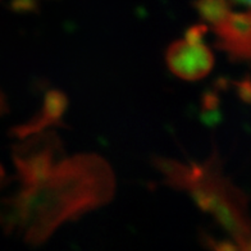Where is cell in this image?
<instances>
[{
	"mask_svg": "<svg viewBox=\"0 0 251 251\" xmlns=\"http://www.w3.org/2000/svg\"><path fill=\"white\" fill-rule=\"evenodd\" d=\"M205 31V26L192 27L185 39L173 43L167 50L169 70L179 78L200 79L213 68V54L204 43Z\"/></svg>",
	"mask_w": 251,
	"mask_h": 251,
	"instance_id": "obj_1",
	"label": "cell"
},
{
	"mask_svg": "<svg viewBox=\"0 0 251 251\" xmlns=\"http://www.w3.org/2000/svg\"><path fill=\"white\" fill-rule=\"evenodd\" d=\"M213 27L222 49L235 58L251 59V12L233 13L229 8Z\"/></svg>",
	"mask_w": 251,
	"mask_h": 251,
	"instance_id": "obj_2",
	"label": "cell"
},
{
	"mask_svg": "<svg viewBox=\"0 0 251 251\" xmlns=\"http://www.w3.org/2000/svg\"><path fill=\"white\" fill-rule=\"evenodd\" d=\"M196 7L202 18L212 25L231 8L227 0H199Z\"/></svg>",
	"mask_w": 251,
	"mask_h": 251,
	"instance_id": "obj_3",
	"label": "cell"
},
{
	"mask_svg": "<svg viewBox=\"0 0 251 251\" xmlns=\"http://www.w3.org/2000/svg\"><path fill=\"white\" fill-rule=\"evenodd\" d=\"M4 108H5V104H4V100H3V96L0 95V113L3 112Z\"/></svg>",
	"mask_w": 251,
	"mask_h": 251,
	"instance_id": "obj_4",
	"label": "cell"
},
{
	"mask_svg": "<svg viewBox=\"0 0 251 251\" xmlns=\"http://www.w3.org/2000/svg\"><path fill=\"white\" fill-rule=\"evenodd\" d=\"M237 1L245 4V5H249V7H251V0H237Z\"/></svg>",
	"mask_w": 251,
	"mask_h": 251,
	"instance_id": "obj_5",
	"label": "cell"
},
{
	"mask_svg": "<svg viewBox=\"0 0 251 251\" xmlns=\"http://www.w3.org/2000/svg\"><path fill=\"white\" fill-rule=\"evenodd\" d=\"M0 175H1V168H0Z\"/></svg>",
	"mask_w": 251,
	"mask_h": 251,
	"instance_id": "obj_6",
	"label": "cell"
}]
</instances>
